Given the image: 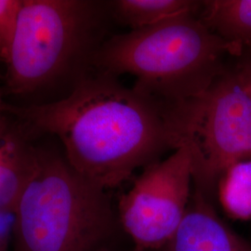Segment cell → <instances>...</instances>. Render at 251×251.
Instances as JSON below:
<instances>
[{"label": "cell", "instance_id": "obj_10", "mask_svg": "<svg viewBox=\"0 0 251 251\" xmlns=\"http://www.w3.org/2000/svg\"><path fill=\"white\" fill-rule=\"evenodd\" d=\"M36 152L5 136L0 145V212H11L32 174Z\"/></svg>", "mask_w": 251, "mask_h": 251}, {"label": "cell", "instance_id": "obj_3", "mask_svg": "<svg viewBox=\"0 0 251 251\" xmlns=\"http://www.w3.org/2000/svg\"><path fill=\"white\" fill-rule=\"evenodd\" d=\"M12 214L15 251H111L121 228L106 191L50 154H36Z\"/></svg>", "mask_w": 251, "mask_h": 251}, {"label": "cell", "instance_id": "obj_4", "mask_svg": "<svg viewBox=\"0 0 251 251\" xmlns=\"http://www.w3.org/2000/svg\"><path fill=\"white\" fill-rule=\"evenodd\" d=\"M165 111L177 149L191 152L195 189L212 201L225 171L251 160V95L233 66L205 93Z\"/></svg>", "mask_w": 251, "mask_h": 251}, {"label": "cell", "instance_id": "obj_7", "mask_svg": "<svg viewBox=\"0 0 251 251\" xmlns=\"http://www.w3.org/2000/svg\"><path fill=\"white\" fill-rule=\"evenodd\" d=\"M166 251H251V243L233 231L217 214L210 201L197 189L186 214Z\"/></svg>", "mask_w": 251, "mask_h": 251}, {"label": "cell", "instance_id": "obj_6", "mask_svg": "<svg viewBox=\"0 0 251 251\" xmlns=\"http://www.w3.org/2000/svg\"><path fill=\"white\" fill-rule=\"evenodd\" d=\"M193 162L181 146L168 158L144 168L118 201L120 227L138 251L165 248L181 224L191 198Z\"/></svg>", "mask_w": 251, "mask_h": 251}, {"label": "cell", "instance_id": "obj_15", "mask_svg": "<svg viewBox=\"0 0 251 251\" xmlns=\"http://www.w3.org/2000/svg\"><path fill=\"white\" fill-rule=\"evenodd\" d=\"M2 108H3V101H2V96H1V91H0V113H1Z\"/></svg>", "mask_w": 251, "mask_h": 251}, {"label": "cell", "instance_id": "obj_13", "mask_svg": "<svg viewBox=\"0 0 251 251\" xmlns=\"http://www.w3.org/2000/svg\"><path fill=\"white\" fill-rule=\"evenodd\" d=\"M238 59L233 68L251 96V55H244Z\"/></svg>", "mask_w": 251, "mask_h": 251}, {"label": "cell", "instance_id": "obj_1", "mask_svg": "<svg viewBox=\"0 0 251 251\" xmlns=\"http://www.w3.org/2000/svg\"><path fill=\"white\" fill-rule=\"evenodd\" d=\"M14 111L56 136L73 169L105 191L177 149L165 104L102 73L82 77L63 99Z\"/></svg>", "mask_w": 251, "mask_h": 251}, {"label": "cell", "instance_id": "obj_9", "mask_svg": "<svg viewBox=\"0 0 251 251\" xmlns=\"http://www.w3.org/2000/svg\"><path fill=\"white\" fill-rule=\"evenodd\" d=\"M203 1L196 0H117L112 11L131 31L154 26L185 15H197Z\"/></svg>", "mask_w": 251, "mask_h": 251}, {"label": "cell", "instance_id": "obj_12", "mask_svg": "<svg viewBox=\"0 0 251 251\" xmlns=\"http://www.w3.org/2000/svg\"><path fill=\"white\" fill-rule=\"evenodd\" d=\"M23 0H0V59L7 63L16 35Z\"/></svg>", "mask_w": 251, "mask_h": 251}, {"label": "cell", "instance_id": "obj_2", "mask_svg": "<svg viewBox=\"0 0 251 251\" xmlns=\"http://www.w3.org/2000/svg\"><path fill=\"white\" fill-rule=\"evenodd\" d=\"M243 55L240 46L225 41L200 17L185 15L112 36L93 63L112 76L133 75L134 90L171 104L205 93L230 67L226 58Z\"/></svg>", "mask_w": 251, "mask_h": 251}, {"label": "cell", "instance_id": "obj_5", "mask_svg": "<svg viewBox=\"0 0 251 251\" xmlns=\"http://www.w3.org/2000/svg\"><path fill=\"white\" fill-rule=\"evenodd\" d=\"M101 10L85 0H23L18 27L7 61L9 90H37L94 58Z\"/></svg>", "mask_w": 251, "mask_h": 251}, {"label": "cell", "instance_id": "obj_11", "mask_svg": "<svg viewBox=\"0 0 251 251\" xmlns=\"http://www.w3.org/2000/svg\"><path fill=\"white\" fill-rule=\"evenodd\" d=\"M216 196L230 218L251 220V160L237 162L225 171Z\"/></svg>", "mask_w": 251, "mask_h": 251}, {"label": "cell", "instance_id": "obj_16", "mask_svg": "<svg viewBox=\"0 0 251 251\" xmlns=\"http://www.w3.org/2000/svg\"><path fill=\"white\" fill-rule=\"evenodd\" d=\"M0 251H4L2 250V247H1V246H0Z\"/></svg>", "mask_w": 251, "mask_h": 251}, {"label": "cell", "instance_id": "obj_8", "mask_svg": "<svg viewBox=\"0 0 251 251\" xmlns=\"http://www.w3.org/2000/svg\"><path fill=\"white\" fill-rule=\"evenodd\" d=\"M200 11L212 32L251 55V0H206Z\"/></svg>", "mask_w": 251, "mask_h": 251}, {"label": "cell", "instance_id": "obj_14", "mask_svg": "<svg viewBox=\"0 0 251 251\" xmlns=\"http://www.w3.org/2000/svg\"><path fill=\"white\" fill-rule=\"evenodd\" d=\"M6 136L5 133V127H4V122L2 120V117H1V113H0V145L2 144V141L4 140Z\"/></svg>", "mask_w": 251, "mask_h": 251}]
</instances>
